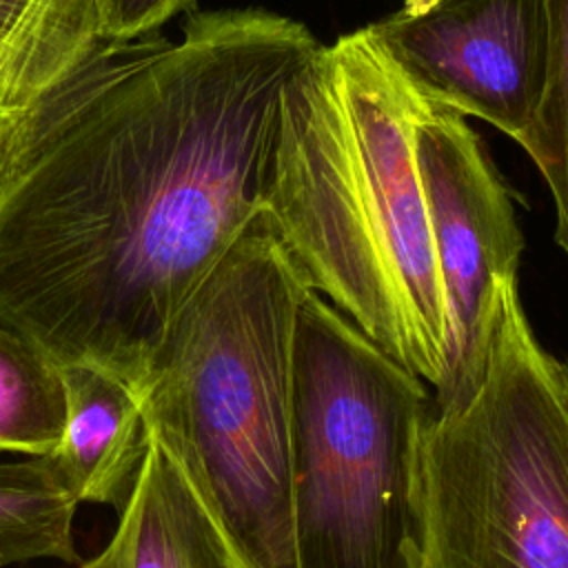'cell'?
Listing matches in <instances>:
<instances>
[{
	"instance_id": "cell-1",
	"label": "cell",
	"mask_w": 568,
	"mask_h": 568,
	"mask_svg": "<svg viewBox=\"0 0 568 568\" xmlns=\"http://www.w3.org/2000/svg\"><path fill=\"white\" fill-rule=\"evenodd\" d=\"M322 44L264 9L100 47L0 135V324L135 390L264 213L280 106Z\"/></svg>"
},
{
	"instance_id": "cell-2",
	"label": "cell",
	"mask_w": 568,
	"mask_h": 568,
	"mask_svg": "<svg viewBox=\"0 0 568 568\" xmlns=\"http://www.w3.org/2000/svg\"><path fill=\"white\" fill-rule=\"evenodd\" d=\"M426 104L366 27L322 44L284 89L264 215L304 286L435 393L446 320L415 158Z\"/></svg>"
},
{
	"instance_id": "cell-3",
	"label": "cell",
	"mask_w": 568,
	"mask_h": 568,
	"mask_svg": "<svg viewBox=\"0 0 568 568\" xmlns=\"http://www.w3.org/2000/svg\"><path fill=\"white\" fill-rule=\"evenodd\" d=\"M306 286L257 215L182 306L138 388L246 568H295L291 353Z\"/></svg>"
},
{
	"instance_id": "cell-4",
	"label": "cell",
	"mask_w": 568,
	"mask_h": 568,
	"mask_svg": "<svg viewBox=\"0 0 568 568\" xmlns=\"http://www.w3.org/2000/svg\"><path fill=\"white\" fill-rule=\"evenodd\" d=\"M433 395L315 291L291 353L295 568H417Z\"/></svg>"
},
{
	"instance_id": "cell-5",
	"label": "cell",
	"mask_w": 568,
	"mask_h": 568,
	"mask_svg": "<svg viewBox=\"0 0 568 568\" xmlns=\"http://www.w3.org/2000/svg\"><path fill=\"white\" fill-rule=\"evenodd\" d=\"M417 568H568V393L517 280L499 282L479 390L426 419Z\"/></svg>"
},
{
	"instance_id": "cell-6",
	"label": "cell",
	"mask_w": 568,
	"mask_h": 568,
	"mask_svg": "<svg viewBox=\"0 0 568 568\" xmlns=\"http://www.w3.org/2000/svg\"><path fill=\"white\" fill-rule=\"evenodd\" d=\"M444 297L446 359L433 410L464 406L481 386L499 315V282L517 280L524 235L508 186L462 113L428 100L415 131Z\"/></svg>"
},
{
	"instance_id": "cell-7",
	"label": "cell",
	"mask_w": 568,
	"mask_h": 568,
	"mask_svg": "<svg viewBox=\"0 0 568 568\" xmlns=\"http://www.w3.org/2000/svg\"><path fill=\"white\" fill-rule=\"evenodd\" d=\"M366 29L424 98L524 142L546 89V0H404Z\"/></svg>"
},
{
	"instance_id": "cell-8",
	"label": "cell",
	"mask_w": 568,
	"mask_h": 568,
	"mask_svg": "<svg viewBox=\"0 0 568 568\" xmlns=\"http://www.w3.org/2000/svg\"><path fill=\"white\" fill-rule=\"evenodd\" d=\"M60 371L64 430L47 459L78 504H104L120 513L151 444L138 390L95 366L67 364Z\"/></svg>"
},
{
	"instance_id": "cell-9",
	"label": "cell",
	"mask_w": 568,
	"mask_h": 568,
	"mask_svg": "<svg viewBox=\"0 0 568 568\" xmlns=\"http://www.w3.org/2000/svg\"><path fill=\"white\" fill-rule=\"evenodd\" d=\"M80 568H246L178 462L151 435L109 544Z\"/></svg>"
},
{
	"instance_id": "cell-10",
	"label": "cell",
	"mask_w": 568,
	"mask_h": 568,
	"mask_svg": "<svg viewBox=\"0 0 568 568\" xmlns=\"http://www.w3.org/2000/svg\"><path fill=\"white\" fill-rule=\"evenodd\" d=\"M100 47L91 0H0L4 129Z\"/></svg>"
},
{
	"instance_id": "cell-11",
	"label": "cell",
	"mask_w": 568,
	"mask_h": 568,
	"mask_svg": "<svg viewBox=\"0 0 568 568\" xmlns=\"http://www.w3.org/2000/svg\"><path fill=\"white\" fill-rule=\"evenodd\" d=\"M75 508L47 457L0 462V568L36 559L80 566Z\"/></svg>"
},
{
	"instance_id": "cell-12",
	"label": "cell",
	"mask_w": 568,
	"mask_h": 568,
	"mask_svg": "<svg viewBox=\"0 0 568 568\" xmlns=\"http://www.w3.org/2000/svg\"><path fill=\"white\" fill-rule=\"evenodd\" d=\"M64 415L60 364L0 324V453L49 457L62 439Z\"/></svg>"
},
{
	"instance_id": "cell-13",
	"label": "cell",
	"mask_w": 568,
	"mask_h": 568,
	"mask_svg": "<svg viewBox=\"0 0 568 568\" xmlns=\"http://www.w3.org/2000/svg\"><path fill=\"white\" fill-rule=\"evenodd\" d=\"M546 89L521 146L532 158L555 200V237L568 255V0H546Z\"/></svg>"
},
{
	"instance_id": "cell-14",
	"label": "cell",
	"mask_w": 568,
	"mask_h": 568,
	"mask_svg": "<svg viewBox=\"0 0 568 568\" xmlns=\"http://www.w3.org/2000/svg\"><path fill=\"white\" fill-rule=\"evenodd\" d=\"M195 0H91L102 44H129L160 33L171 18L189 11Z\"/></svg>"
},
{
	"instance_id": "cell-15",
	"label": "cell",
	"mask_w": 568,
	"mask_h": 568,
	"mask_svg": "<svg viewBox=\"0 0 568 568\" xmlns=\"http://www.w3.org/2000/svg\"><path fill=\"white\" fill-rule=\"evenodd\" d=\"M561 377H564V384H566V393H568V359L561 362Z\"/></svg>"
},
{
	"instance_id": "cell-16",
	"label": "cell",
	"mask_w": 568,
	"mask_h": 568,
	"mask_svg": "<svg viewBox=\"0 0 568 568\" xmlns=\"http://www.w3.org/2000/svg\"><path fill=\"white\" fill-rule=\"evenodd\" d=\"M4 131V118H2V111H0V133Z\"/></svg>"
}]
</instances>
